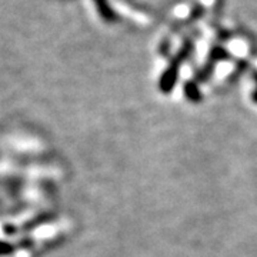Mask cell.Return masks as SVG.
<instances>
[{
	"label": "cell",
	"mask_w": 257,
	"mask_h": 257,
	"mask_svg": "<svg viewBox=\"0 0 257 257\" xmlns=\"http://www.w3.org/2000/svg\"><path fill=\"white\" fill-rule=\"evenodd\" d=\"M93 2H94V5H96V9L99 12L100 18L103 19L104 22L113 23V22L117 20V15H116V12L110 8L109 0H93Z\"/></svg>",
	"instance_id": "1"
}]
</instances>
